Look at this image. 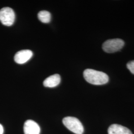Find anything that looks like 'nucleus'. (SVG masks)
Segmentation results:
<instances>
[{"label":"nucleus","mask_w":134,"mask_h":134,"mask_svg":"<svg viewBox=\"0 0 134 134\" xmlns=\"http://www.w3.org/2000/svg\"><path fill=\"white\" fill-rule=\"evenodd\" d=\"M83 77L87 82L94 85H104L109 81V77L106 74L90 69L85 70Z\"/></svg>","instance_id":"obj_1"},{"label":"nucleus","mask_w":134,"mask_h":134,"mask_svg":"<svg viewBox=\"0 0 134 134\" xmlns=\"http://www.w3.org/2000/svg\"><path fill=\"white\" fill-rule=\"evenodd\" d=\"M63 123L67 129L76 134H82L84 128L80 121L76 117H66L63 120Z\"/></svg>","instance_id":"obj_2"},{"label":"nucleus","mask_w":134,"mask_h":134,"mask_svg":"<svg viewBox=\"0 0 134 134\" xmlns=\"http://www.w3.org/2000/svg\"><path fill=\"white\" fill-rule=\"evenodd\" d=\"M124 44V41L121 39H109L103 44L102 49L106 53H114L123 48Z\"/></svg>","instance_id":"obj_3"},{"label":"nucleus","mask_w":134,"mask_h":134,"mask_svg":"<svg viewBox=\"0 0 134 134\" xmlns=\"http://www.w3.org/2000/svg\"><path fill=\"white\" fill-rule=\"evenodd\" d=\"M15 14L14 11L9 7H5L0 10V21L5 26H10L14 23Z\"/></svg>","instance_id":"obj_4"},{"label":"nucleus","mask_w":134,"mask_h":134,"mask_svg":"<svg viewBox=\"0 0 134 134\" xmlns=\"http://www.w3.org/2000/svg\"><path fill=\"white\" fill-rule=\"evenodd\" d=\"M33 56L32 52L30 50H22L15 54L14 61L19 64H23L27 62Z\"/></svg>","instance_id":"obj_5"},{"label":"nucleus","mask_w":134,"mask_h":134,"mask_svg":"<svg viewBox=\"0 0 134 134\" xmlns=\"http://www.w3.org/2000/svg\"><path fill=\"white\" fill-rule=\"evenodd\" d=\"M24 134H40V128L38 124L33 120L26 121L24 126Z\"/></svg>","instance_id":"obj_6"},{"label":"nucleus","mask_w":134,"mask_h":134,"mask_svg":"<svg viewBox=\"0 0 134 134\" xmlns=\"http://www.w3.org/2000/svg\"><path fill=\"white\" fill-rule=\"evenodd\" d=\"M108 134H133L130 130L120 125H111L108 129Z\"/></svg>","instance_id":"obj_7"},{"label":"nucleus","mask_w":134,"mask_h":134,"mask_svg":"<svg viewBox=\"0 0 134 134\" xmlns=\"http://www.w3.org/2000/svg\"><path fill=\"white\" fill-rule=\"evenodd\" d=\"M60 82V76L58 74H55L46 79L43 81V85L45 87H54L59 85Z\"/></svg>","instance_id":"obj_8"},{"label":"nucleus","mask_w":134,"mask_h":134,"mask_svg":"<svg viewBox=\"0 0 134 134\" xmlns=\"http://www.w3.org/2000/svg\"><path fill=\"white\" fill-rule=\"evenodd\" d=\"M38 18L43 23H49L51 19V14L47 10L40 11L38 14Z\"/></svg>","instance_id":"obj_9"},{"label":"nucleus","mask_w":134,"mask_h":134,"mask_svg":"<svg viewBox=\"0 0 134 134\" xmlns=\"http://www.w3.org/2000/svg\"><path fill=\"white\" fill-rule=\"evenodd\" d=\"M127 67L132 74L134 75V60L128 63L127 64Z\"/></svg>","instance_id":"obj_10"},{"label":"nucleus","mask_w":134,"mask_h":134,"mask_svg":"<svg viewBox=\"0 0 134 134\" xmlns=\"http://www.w3.org/2000/svg\"><path fill=\"white\" fill-rule=\"evenodd\" d=\"M4 133V128L3 126L0 124V134H3Z\"/></svg>","instance_id":"obj_11"}]
</instances>
